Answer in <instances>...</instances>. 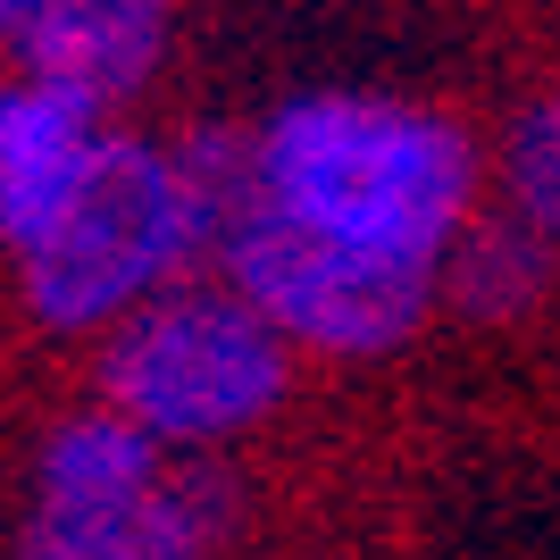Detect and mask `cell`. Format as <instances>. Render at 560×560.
<instances>
[{
  "label": "cell",
  "instance_id": "cell-1",
  "mask_svg": "<svg viewBox=\"0 0 560 560\" xmlns=\"http://www.w3.org/2000/svg\"><path fill=\"white\" fill-rule=\"evenodd\" d=\"M259 192L293 226L360 259L444 268V243L468 210V142L435 109L360 93H310L259 126Z\"/></svg>",
  "mask_w": 560,
  "mask_h": 560
},
{
  "label": "cell",
  "instance_id": "cell-8",
  "mask_svg": "<svg viewBox=\"0 0 560 560\" xmlns=\"http://www.w3.org/2000/svg\"><path fill=\"white\" fill-rule=\"evenodd\" d=\"M444 284L468 318H518V310L544 302L552 284V243H544L527 218H493V226H468L460 252L444 259Z\"/></svg>",
  "mask_w": 560,
  "mask_h": 560
},
{
  "label": "cell",
  "instance_id": "cell-5",
  "mask_svg": "<svg viewBox=\"0 0 560 560\" xmlns=\"http://www.w3.org/2000/svg\"><path fill=\"white\" fill-rule=\"evenodd\" d=\"M160 444L117 410L50 427L18 560H142V511L160 493Z\"/></svg>",
  "mask_w": 560,
  "mask_h": 560
},
{
  "label": "cell",
  "instance_id": "cell-4",
  "mask_svg": "<svg viewBox=\"0 0 560 560\" xmlns=\"http://www.w3.org/2000/svg\"><path fill=\"white\" fill-rule=\"evenodd\" d=\"M210 252L226 259L234 302H252L277 335L318 343V351H394L435 302V268L360 259L343 243H327V234L293 226L268 192H252L234 210V226Z\"/></svg>",
  "mask_w": 560,
  "mask_h": 560
},
{
  "label": "cell",
  "instance_id": "cell-3",
  "mask_svg": "<svg viewBox=\"0 0 560 560\" xmlns=\"http://www.w3.org/2000/svg\"><path fill=\"white\" fill-rule=\"evenodd\" d=\"M101 394L151 444H218L284 394V335L234 293L142 302L101 351Z\"/></svg>",
  "mask_w": 560,
  "mask_h": 560
},
{
  "label": "cell",
  "instance_id": "cell-7",
  "mask_svg": "<svg viewBox=\"0 0 560 560\" xmlns=\"http://www.w3.org/2000/svg\"><path fill=\"white\" fill-rule=\"evenodd\" d=\"M101 142L109 135H101V109L84 93L43 84V75L0 84V243L18 259L59 226L75 185L93 176Z\"/></svg>",
  "mask_w": 560,
  "mask_h": 560
},
{
  "label": "cell",
  "instance_id": "cell-6",
  "mask_svg": "<svg viewBox=\"0 0 560 560\" xmlns=\"http://www.w3.org/2000/svg\"><path fill=\"white\" fill-rule=\"evenodd\" d=\"M0 43L25 59V75L109 109L160 68L167 0H0Z\"/></svg>",
  "mask_w": 560,
  "mask_h": 560
},
{
  "label": "cell",
  "instance_id": "cell-9",
  "mask_svg": "<svg viewBox=\"0 0 560 560\" xmlns=\"http://www.w3.org/2000/svg\"><path fill=\"white\" fill-rule=\"evenodd\" d=\"M502 185H511V218L560 243V93L511 126V151H502Z\"/></svg>",
  "mask_w": 560,
  "mask_h": 560
},
{
  "label": "cell",
  "instance_id": "cell-2",
  "mask_svg": "<svg viewBox=\"0 0 560 560\" xmlns=\"http://www.w3.org/2000/svg\"><path fill=\"white\" fill-rule=\"evenodd\" d=\"M192 252L201 234H192L176 151L109 135L59 226L25 252V302L43 327H109L117 310L151 302Z\"/></svg>",
  "mask_w": 560,
  "mask_h": 560
}]
</instances>
